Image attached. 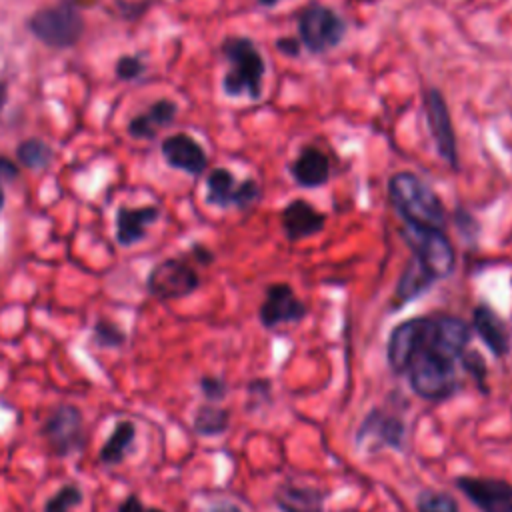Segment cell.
<instances>
[{"mask_svg": "<svg viewBox=\"0 0 512 512\" xmlns=\"http://www.w3.org/2000/svg\"><path fill=\"white\" fill-rule=\"evenodd\" d=\"M432 280H434V276L414 258L406 266V270L398 282V298L400 300L416 298L420 292H424L432 284Z\"/></svg>", "mask_w": 512, "mask_h": 512, "instance_id": "cell-22", "label": "cell"}, {"mask_svg": "<svg viewBox=\"0 0 512 512\" xmlns=\"http://www.w3.org/2000/svg\"><path fill=\"white\" fill-rule=\"evenodd\" d=\"M462 362H464V366H466V370L468 372H472L480 382L484 380V372H486V364H484V360L480 358V354H476V352H470V354H464L462 356Z\"/></svg>", "mask_w": 512, "mask_h": 512, "instance_id": "cell-30", "label": "cell"}, {"mask_svg": "<svg viewBox=\"0 0 512 512\" xmlns=\"http://www.w3.org/2000/svg\"><path fill=\"white\" fill-rule=\"evenodd\" d=\"M82 502V494L74 484H66L60 488L44 506V512H72L74 506Z\"/></svg>", "mask_w": 512, "mask_h": 512, "instance_id": "cell-25", "label": "cell"}, {"mask_svg": "<svg viewBox=\"0 0 512 512\" xmlns=\"http://www.w3.org/2000/svg\"><path fill=\"white\" fill-rule=\"evenodd\" d=\"M158 216L156 208H122L118 212V240L122 244H132L142 238L144 228Z\"/></svg>", "mask_w": 512, "mask_h": 512, "instance_id": "cell-20", "label": "cell"}, {"mask_svg": "<svg viewBox=\"0 0 512 512\" xmlns=\"http://www.w3.org/2000/svg\"><path fill=\"white\" fill-rule=\"evenodd\" d=\"M176 114V106L168 100L156 102L148 112L136 116L130 122V134L136 138H152L162 126L170 124Z\"/></svg>", "mask_w": 512, "mask_h": 512, "instance_id": "cell-19", "label": "cell"}, {"mask_svg": "<svg viewBox=\"0 0 512 512\" xmlns=\"http://www.w3.org/2000/svg\"><path fill=\"white\" fill-rule=\"evenodd\" d=\"M276 504L282 512H322V494L314 488L284 484L276 492Z\"/></svg>", "mask_w": 512, "mask_h": 512, "instance_id": "cell-17", "label": "cell"}, {"mask_svg": "<svg viewBox=\"0 0 512 512\" xmlns=\"http://www.w3.org/2000/svg\"><path fill=\"white\" fill-rule=\"evenodd\" d=\"M4 100H6V86L0 82V110L4 106Z\"/></svg>", "mask_w": 512, "mask_h": 512, "instance_id": "cell-35", "label": "cell"}, {"mask_svg": "<svg viewBox=\"0 0 512 512\" xmlns=\"http://www.w3.org/2000/svg\"><path fill=\"white\" fill-rule=\"evenodd\" d=\"M282 226L292 240L316 234L324 226V216L304 200H294L282 212Z\"/></svg>", "mask_w": 512, "mask_h": 512, "instance_id": "cell-15", "label": "cell"}, {"mask_svg": "<svg viewBox=\"0 0 512 512\" xmlns=\"http://www.w3.org/2000/svg\"><path fill=\"white\" fill-rule=\"evenodd\" d=\"M48 148L40 140H28L18 148V156L26 166H42L48 162Z\"/></svg>", "mask_w": 512, "mask_h": 512, "instance_id": "cell-27", "label": "cell"}, {"mask_svg": "<svg viewBox=\"0 0 512 512\" xmlns=\"http://www.w3.org/2000/svg\"><path fill=\"white\" fill-rule=\"evenodd\" d=\"M146 512H162V510H156V508H152V510H146Z\"/></svg>", "mask_w": 512, "mask_h": 512, "instance_id": "cell-38", "label": "cell"}, {"mask_svg": "<svg viewBox=\"0 0 512 512\" xmlns=\"http://www.w3.org/2000/svg\"><path fill=\"white\" fill-rule=\"evenodd\" d=\"M2 204H4V192H2V186H0V208H2Z\"/></svg>", "mask_w": 512, "mask_h": 512, "instance_id": "cell-37", "label": "cell"}, {"mask_svg": "<svg viewBox=\"0 0 512 512\" xmlns=\"http://www.w3.org/2000/svg\"><path fill=\"white\" fill-rule=\"evenodd\" d=\"M390 200L408 224L440 228L444 224V208L440 198L414 174L398 172L388 184Z\"/></svg>", "mask_w": 512, "mask_h": 512, "instance_id": "cell-2", "label": "cell"}, {"mask_svg": "<svg viewBox=\"0 0 512 512\" xmlns=\"http://www.w3.org/2000/svg\"><path fill=\"white\" fill-rule=\"evenodd\" d=\"M224 54L228 56L232 68L224 78V88L228 94H248L252 98L260 96L264 62L256 46L248 38H230L224 44Z\"/></svg>", "mask_w": 512, "mask_h": 512, "instance_id": "cell-3", "label": "cell"}, {"mask_svg": "<svg viewBox=\"0 0 512 512\" xmlns=\"http://www.w3.org/2000/svg\"><path fill=\"white\" fill-rule=\"evenodd\" d=\"M406 372L410 376L412 390L426 400H444L456 390L454 360L446 358L430 344V318H426L422 342Z\"/></svg>", "mask_w": 512, "mask_h": 512, "instance_id": "cell-1", "label": "cell"}, {"mask_svg": "<svg viewBox=\"0 0 512 512\" xmlns=\"http://www.w3.org/2000/svg\"><path fill=\"white\" fill-rule=\"evenodd\" d=\"M424 108L428 116V126L432 130L438 154L446 158L452 166H456V140H454V130L452 122L444 104V98L440 96L438 90H428L424 98Z\"/></svg>", "mask_w": 512, "mask_h": 512, "instance_id": "cell-11", "label": "cell"}, {"mask_svg": "<svg viewBox=\"0 0 512 512\" xmlns=\"http://www.w3.org/2000/svg\"><path fill=\"white\" fill-rule=\"evenodd\" d=\"M226 426H228V412L222 410V408H216V406H202V408L196 412L194 428H196L198 434H206V436L220 434Z\"/></svg>", "mask_w": 512, "mask_h": 512, "instance_id": "cell-24", "label": "cell"}, {"mask_svg": "<svg viewBox=\"0 0 512 512\" xmlns=\"http://www.w3.org/2000/svg\"><path fill=\"white\" fill-rule=\"evenodd\" d=\"M258 196V188L252 180H244L242 184H236L234 176L218 168L208 176V200L218 206H248Z\"/></svg>", "mask_w": 512, "mask_h": 512, "instance_id": "cell-13", "label": "cell"}, {"mask_svg": "<svg viewBox=\"0 0 512 512\" xmlns=\"http://www.w3.org/2000/svg\"><path fill=\"white\" fill-rule=\"evenodd\" d=\"M264 6H274L278 0H260Z\"/></svg>", "mask_w": 512, "mask_h": 512, "instance_id": "cell-36", "label": "cell"}, {"mask_svg": "<svg viewBox=\"0 0 512 512\" xmlns=\"http://www.w3.org/2000/svg\"><path fill=\"white\" fill-rule=\"evenodd\" d=\"M212 512H240V508H236L232 504H222V506H216Z\"/></svg>", "mask_w": 512, "mask_h": 512, "instance_id": "cell-34", "label": "cell"}, {"mask_svg": "<svg viewBox=\"0 0 512 512\" xmlns=\"http://www.w3.org/2000/svg\"><path fill=\"white\" fill-rule=\"evenodd\" d=\"M466 498L482 512H512V484L494 478H470L456 480Z\"/></svg>", "mask_w": 512, "mask_h": 512, "instance_id": "cell-7", "label": "cell"}, {"mask_svg": "<svg viewBox=\"0 0 512 512\" xmlns=\"http://www.w3.org/2000/svg\"><path fill=\"white\" fill-rule=\"evenodd\" d=\"M162 152L174 168H180L190 174H200L208 162L202 146L186 134H176L166 138L162 142Z\"/></svg>", "mask_w": 512, "mask_h": 512, "instance_id": "cell-14", "label": "cell"}, {"mask_svg": "<svg viewBox=\"0 0 512 512\" xmlns=\"http://www.w3.org/2000/svg\"><path fill=\"white\" fill-rule=\"evenodd\" d=\"M140 72H142V62L134 56H124L118 62V74L122 78H136Z\"/></svg>", "mask_w": 512, "mask_h": 512, "instance_id": "cell-29", "label": "cell"}, {"mask_svg": "<svg viewBox=\"0 0 512 512\" xmlns=\"http://www.w3.org/2000/svg\"><path fill=\"white\" fill-rule=\"evenodd\" d=\"M402 238L412 248L414 258L434 276L442 278L454 270V250L440 228L408 224L402 228Z\"/></svg>", "mask_w": 512, "mask_h": 512, "instance_id": "cell-4", "label": "cell"}, {"mask_svg": "<svg viewBox=\"0 0 512 512\" xmlns=\"http://www.w3.org/2000/svg\"><path fill=\"white\" fill-rule=\"evenodd\" d=\"M196 286V272L180 260H166L158 264L148 278V288L158 298H180L190 294Z\"/></svg>", "mask_w": 512, "mask_h": 512, "instance_id": "cell-8", "label": "cell"}, {"mask_svg": "<svg viewBox=\"0 0 512 512\" xmlns=\"http://www.w3.org/2000/svg\"><path fill=\"white\" fill-rule=\"evenodd\" d=\"M132 440H134V424L128 422V420L126 422H118L114 432L110 434V438L102 446L100 460L108 462V464H118L124 458V454H126V450H128Z\"/></svg>", "mask_w": 512, "mask_h": 512, "instance_id": "cell-23", "label": "cell"}, {"mask_svg": "<svg viewBox=\"0 0 512 512\" xmlns=\"http://www.w3.org/2000/svg\"><path fill=\"white\" fill-rule=\"evenodd\" d=\"M472 322L484 344L494 352V356H504L510 348L508 332L504 322L488 308V306H476L472 314Z\"/></svg>", "mask_w": 512, "mask_h": 512, "instance_id": "cell-16", "label": "cell"}, {"mask_svg": "<svg viewBox=\"0 0 512 512\" xmlns=\"http://www.w3.org/2000/svg\"><path fill=\"white\" fill-rule=\"evenodd\" d=\"M202 390H204V394L208 398L216 400V398H220L224 394V384L220 380H216V378H204L202 380Z\"/></svg>", "mask_w": 512, "mask_h": 512, "instance_id": "cell-31", "label": "cell"}, {"mask_svg": "<svg viewBox=\"0 0 512 512\" xmlns=\"http://www.w3.org/2000/svg\"><path fill=\"white\" fill-rule=\"evenodd\" d=\"M418 512H458V506L446 494L424 492L418 498Z\"/></svg>", "mask_w": 512, "mask_h": 512, "instance_id": "cell-26", "label": "cell"}, {"mask_svg": "<svg viewBox=\"0 0 512 512\" xmlns=\"http://www.w3.org/2000/svg\"><path fill=\"white\" fill-rule=\"evenodd\" d=\"M402 434H404V426H402L400 420L388 418L382 412H374V414H370V418L360 428L358 440H366L368 436H380L382 442L392 444V446H400Z\"/></svg>", "mask_w": 512, "mask_h": 512, "instance_id": "cell-21", "label": "cell"}, {"mask_svg": "<svg viewBox=\"0 0 512 512\" xmlns=\"http://www.w3.org/2000/svg\"><path fill=\"white\" fill-rule=\"evenodd\" d=\"M278 48H280V50H284V52H288L290 56L298 54V42H296V40H292V38L278 40Z\"/></svg>", "mask_w": 512, "mask_h": 512, "instance_id": "cell-33", "label": "cell"}, {"mask_svg": "<svg viewBox=\"0 0 512 512\" xmlns=\"http://www.w3.org/2000/svg\"><path fill=\"white\" fill-rule=\"evenodd\" d=\"M344 22L330 8L310 6L300 16V36L312 52H324L342 40Z\"/></svg>", "mask_w": 512, "mask_h": 512, "instance_id": "cell-6", "label": "cell"}, {"mask_svg": "<svg viewBox=\"0 0 512 512\" xmlns=\"http://www.w3.org/2000/svg\"><path fill=\"white\" fill-rule=\"evenodd\" d=\"M30 30L46 44L64 48L72 46L82 32V16L74 2L62 0L56 6L38 10L30 22Z\"/></svg>", "mask_w": 512, "mask_h": 512, "instance_id": "cell-5", "label": "cell"}, {"mask_svg": "<svg viewBox=\"0 0 512 512\" xmlns=\"http://www.w3.org/2000/svg\"><path fill=\"white\" fill-rule=\"evenodd\" d=\"M292 174L302 186H320L328 180L330 174L328 160L316 148H306L294 162Z\"/></svg>", "mask_w": 512, "mask_h": 512, "instance_id": "cell-18", "label": "cell"}, {"mask_svg": "<svg viewBox=\"0 0 512 512\" xmlns=\"http://www.w3.org/2000/svg\"><path fill=\"white\" fill-rule=\"evenodd\" d=\"M426 328V318H412L398 324L388 340V364L394 372H406L412 356L416 354Z\"/></svg>", "mask_w": 512, "mask_h": 512, "instance_id": "cell-10", "label": "cell"}, {"mask_svg": "<svg viewBox=\"0 0 512 512\" xmlns=\"http://www.w3.org/2000/svg\"><path fill=\"white\" fill-rule=\"evenodd\" d=\"M304 314V304L294 296V292L286 284L270 286L266 292V300L260 306V320L268 328L284 322H296Z\"/></svg>", "mask_w": 512, "mask_h": 512, "instance_id": "cell-12", "label": "cell"}, {"mask_svg": "<svg viewBox=\"0 0 512 512\" xmlns=\"http://www.w3.org/2000/svg\"><path fill=\"white\" fill-rule=\"evenodd\" d=\"M96 340L100 344H106V346H116V344H120L124 340V334L116 326L100 322L96 326Z\"/></svg>", "mask_w": 512, "mask_h": 512, "instance_id": "cell-28", "label": "cell"}, {"mask_svg": "<svg viewBox=\"0 0 512 512\" xmlns=\"http://www.w3.org/2000/svg\"><path fill=\"white\" fill-rule=\"evenodd\" d=\"M44 434L58 454H68L82 446V416L74 406H60L46 422Z\"/></svg>", "mask_w": 512, "mask_h": 512, "instance_id": "cell-9", "label": "cell"}, {"mask_svg": "<svg viewBox=\"0 0 512 512\" xmlns=\"http://www.w3.org/2000/svg\"><path fill=\"white\" fill-rule=\"evenodd\" d=\"M118 512H146V510H144V506L140 504V500H138L136 496H128V498L122 502V506H120Z\"/></svg>", "mask_w": 512, "mask_h": 512, "instance_id": "cell-32", "label": "cell"}]
</instances>
